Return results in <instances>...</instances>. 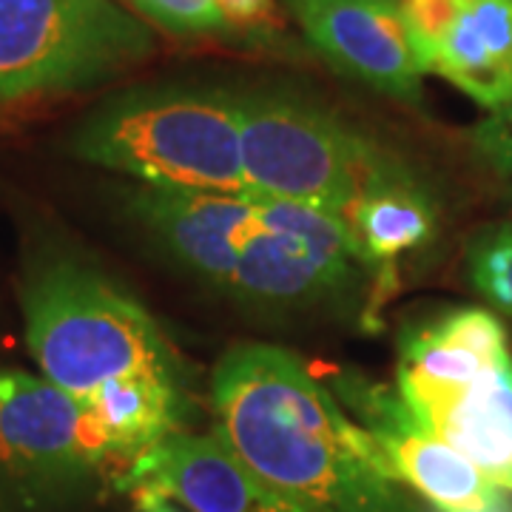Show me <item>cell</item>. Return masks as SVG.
I'll return each mask as SVG.
<instances>
[{
    "mask_svg": "<svg viewBox=\"0 0 512 512\" xmlns=\"http://www.w3.org/2000/svg\"><path fill=\"white\" fill-rule=\"evenodd\" d=\"M211 407L214 436L279 495L313 512H402L376 439L291 350H228L211 379Z\"/></svg>",
    "mask_w": 512,
    "mask_h": 512,
    "instance_id": "6da1fadb",
    "label": "cell"
},
{
    "mask_svg": "<svg viewBox=\"0 0 512 512\" xmlns=\"http://www.w3.org/2000/svg\"><path fill=\"white\" fill-rule=\"evenodd\" d=\"M126 205L177 268L256 308H316L370 271L342 222L299 202L137 185Z\"/></svg>",
    "mask_w": 512,
    "mask_h": 512,
    "instance_id": "7a4b0ae2",
    "label": "cell"
},
{
    "mask_svg": "<svg viewBox=\"0 0 512 512\" xmlns=\"http://www.w3.org/2000/svg\"><path fill=\"white\" fill-rule=\"evenodd\" d=\"M20 308L40 376L80 402L128 379L185 382L183 359L157 319L80 256H37L20 288Z\"/></svg>",
    "mask_w": 512,
    "mask_h": 512,
    "instance_id": "3957f363",
    "label": "cell"
},
{
    "mask_svg": "<svg viewBox=\"0 0 512 512\" xmlns=\"http://www.w3.org/2000/svg\"><path fill=\"white\" fill-rule=\"evenodd\" d=\"M69 151L151 188L254 197L228 89L171 83L114 94L74 128Z\"/></svg>",
    "mask_w": 512,
    "mask_h": 512,
    "instance_id": "277c9868",
    "label": "cell"
},
{
    "mask_svg": "<svg viewBox=\"0 0 512 512\" xmlns=\"http://www.w3.org/2000/svg\"><path fill=\"white\" fill-rule=\"evenodd\" d=\"M396 393L421 430L512 495V353L493 313L458 308L407 330Z\"/></svg>",
    "mask_w": 512,
    "mask_h": 512,
    "instance_id": "5b68a950",
    "label": "cell"
},
{
    "mask_svg": "<svg viewBox=\"0 0 512 512\" xmlns=\"http://www.w3.org/2000/svg\"><path fill=\"white\" fill-rule=\"evenodd\" d=\"M239 143L251 191L345 222L353 205L407 168L313 97L282 86L239 89Z\"/></svg>",
    "mask_w": 512,
    "mask_h": 512,
    "instance_id": "8992f818",
    "label": "cell"
},
{
    "mask_svg": "<svg viewBox=\"0 0 512 512\" xmlns=\"http://www.w3.org/2000/svg\"><path fill=\"white\" fill-rule=\"evenodd\" d=\"M154 52L117 0H0V106L89 89Z\"/></svg>",
    "mask_w": 512,
    "mask_h": 512,
    "instance_id": "52a82bcc",
    "label": "cell"
},
{
    "mask_svg": "<svg viewBox=\"0 0 512 512\" xmlns=\"http://www.w3.org/2000/svg\"><path fill=\"white\" fill-rule=\"evenodd\" d=\"M0 470L23 478H66L114 470L109 441L89 407L26 370H0Z\"/></svg>",
    "mask_w": 512,
    "mask_h": 512,
    "instance_id": "ba28073f",
    "label": "cell"
},
{
    "mask_svg": "<svg viewBox=\"0 0 512 512\" xmlns=\"http://www.w3.org/2000/svg\"><path fill=\"white\" fill-rule=\"evenodd\" d=\"M367 433L376 439L393 478L421 495L436 512H512V498L439 436L421 430L399 393L376 384H353Z\"/></svg>",
    "mask_w": 512,
    "mask_h": 512,
    "instance_id": "9c48e42d",
    "label": "cell"
},
{
    "mask_svg": "<svg viewBox=\"0 0 512 512\" xmlns=\"http://www.w3.org/2000/svg\"><path fill=\"white\" fill-rule=\"evenodd\" d=\"M313 49L339 72L402 100L421 103V69L399 0H288Z\"/></svg>",
    "mask_w": 512,
    "mask_h": 512,
    "instance_id": "30bf717a",
    "label": "cell"
},
{
    "mask_svg": "<svg viewBox=\"0 0 512 512\" xmlns=\"http://www.w3.org/2000/svg\"><path fill=\"white\" fill-rule=\"evenodd\" d=\"M117 484L134 498L160 495L191 512H313L242 467L214 433L180 430L137 458Z\"/></svg>",
    "mask_w": 512,
    "mask_h": 512,
    "instance_id": "8fae6325",
    "label": "cell"
},
{
    "mask_svg": "<svg viewBox=\"0 0 512 512\" xmlns=\"http://www.w3.org/2000/svg\"><path fill=\"white\" fill-rule=\"evenodd\" d=\"M427 72L450 80L481 109L512 100V0H461Z\"/></svg>",
    "mask_w": 512,
    "mask_h": 512,
    "instance_id": "7c38bea8",
    "label": "cell"
},
{
    "mask_svg": "<svg viewBox=\"0 0 512 512\" xmlns=\"http://www.w3.org/2000/svg\"><path fill=\"white\" fill-rule=\"evenodd\" d=\"M342 225L367 268L390 276L402 256L430 242L436 231V205L413 171L404 168L356 202Z\"/></svg>",
    "mask_w": 512,
    "mask_h": 512,
    "instance_id": "4fadbf2b",
    "label": "cell"
},
{
    "mask_svg": "<svg viewBox=\"0 0 512 512\" xmlns=\"http://www.w3.org/2000/svg\"><path fill=\"white\" fill-rule=\"evenodd\" d=\"M470 279L498 308L512 313V225H501L473 242Z\"/></svg>",
    "mask_w": 512,
    "mask_h": 512,
    "instance_id": "5bb4252c",
    "label": "cell"
},
{
    "mask_svg": "<svg viewBox=\"0 0 512 512\" xmlns=\"http://www.w3.org/2000/svg\"><path fill=\"white\" fill-rule=\"evenodd\" d=\"M134 9L171 35H208L225 29L217 0H131Z\"/></svg>",
    "mask_w": 512,
    "mask_h": 512,
    "instance_id": "9a60e30c",
    "label": "cell"
},
{
    "mask_svg": "<svg viewBox=\"0 0 512 512\" xmlns=\"http://www.w3.org/2000/svg\"><path fill=\"white\" fill-rule=\"evenodd\" d=\"M225 29H268L276 23L274 0H217Z\"/></svg>",
    "mask_w": 512,
    "mask_h": 512,
    "instance_id": "2e32d148",
    "label": "cell"
},
{
    "mask_svg": "<svg viewBox=\"0 0 512 512\" xmlns=\"http://www.w3.org/2000/svg\"><path fill=\"white\" fill-rule=\"evenodd\" d=\"M140 512H180L168 498H160V495H146V498H134Z\"/></svg>",
    "mask_w": 512,
    "mask_h": 512,
    "instance_id": "e0dca14e",
    "label": "cell"
}]
</instances>
